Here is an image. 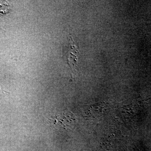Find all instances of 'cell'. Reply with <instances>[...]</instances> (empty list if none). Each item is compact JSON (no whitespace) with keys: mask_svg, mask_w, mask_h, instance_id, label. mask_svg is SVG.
Listing matches in <instances>:
<instances>
[{"mask_svg":"<svg viewBox=\"0 0 151 151\" xmlns=\"http://www.w3.org/2000/svg\"><path fill=\"white\" fill-rule=\"evenodd\" d=\"M68 42V49L67 53L65 55V58L68 65L73 71V70H76L78 65L77 61L78 58L77 55L79 51L72 37L70 35L69 36Z\"/></svg>","mask_w":151,"mask_h":151,"instance_id":"obj_1","label":"cell"},{"mask_svg":"<svg viewBox=\"0 0 151 151\" xmlns=\"http://www.w3.org/2000/svg\"><path fill=\"white\" fill-rule=\"evenodd\" d=\"M54 121L56 122L55 124L59 122L61 127L66 129V128L71 127L70 124H72L73 121H76V119L73 118V114L69 112H65L57 116Z\"/></svg>","mask_w":151,"mask_h":151,"instance_id":"obj_2","label":"cell"}]
</instances>
